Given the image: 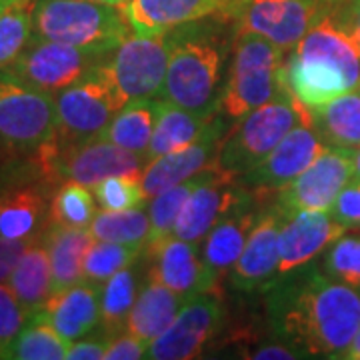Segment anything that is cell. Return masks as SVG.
<instances>
[{"instance_id": "obj_28", "label": "cell", "mask_w": 360, "mask_h": 360, "mask_svg": "<svg viewBox=\"0 0 360 360\" xmlns=\"http://www.w3.org/2000/svg\"><path fill=\"white\" fill-rule=\"evenodd\" d=\"M51 219V208L34 188H22L0 196V236L11 240L34 243L44 232V224Z\"/></svg>"}, {"instance_id": "obj_2", "label": "cell", "mask_w": 360, "mask_h": 360, "mask_svg": "<svg viewBox=\"0 0 360 360\" xmlns=\"http://www.w3.org/2000/svg\"><path fill=\"white\" fill-rule=\"evenodd\" d=\"M281 84L296 103L310 110L359 89V44L324 16L284 58Z\"/></svg>"}, {"instance_id": "obj_24", "label": "cell", "mask_w": 360, "mask_h": 360, "mask_svg": "<svg viewBox=\"0 0 360 360\" xmlns=\"http://www.w3.org/2000/svg\"><path fill=\"white\" fill-rule=\"evenodd\" d=\"M212 118H214V110L194 112V110L182 108L179 104L158 101L155 134L150 141L146 160L150 162L158 156L170 155V153L191 146L205 134Z\"/></svg>"}, {"instance_id": "obj_48", "label": "cell", "mask_w": 360, "mask_h": 360, "mask_svg": "<svg viewBox=\"0 0 360 360\" xmlns=\"http://www.w3.org/2000/svg\"><path fill=\"white\" fill-rule=\"evenodd\" d=\"M22 2H26V0H0V16H2L4 13H8L11 8H14V6L22 4Z\"/></svg>"}, {"instance_id": "obj_50", "label": "cell", "mask_w": 360, "mask_h": 360, "mask_svg": "<svg viewBox=\"0 0 360 360\" xmlns=\"http://www.w3.org/2000/svg\"><path fill=\"white\" fill-rule=\"evenodd\" d=\"M96 2H103V4H110V6H122V4H127L129 0H96Z\"/></svg>"}, {"instance_id": "obj_22", "label": "cell", "mask_w": 360, "mask_h": 360, "mask_svg": "<svg viewBox=\"0 0 360 360\" xmlns=\"http://www.w3.org/2000/svg\"><path fill=\"white\" fill-rule=\"evenodd\" d=\"M101 286L82 278L80 283L68 286L60 292H54L46 307L40 310L42 316L56 328V333L75 342L90 335L101 322Z\"/></svg>"}, {"instance_id": "obj_23", "label": "cell", "mask_w": 360, "mask_h": 360, "mask_svg": "<svg viewBox=\"0 0 360 360\" xmlns=\"http://www.w3.org/2000/svg\"><path fill=\"white\" fill-rule=\"evenodd\" d=\"M258 217L260 212L252 208L248 194L243 193L231 210L206 234L202 260L217 281L224 272H231L234 262L243 255L246 240L258 222Z\"/></svg>"}, {"instance_id": "obj_40", "label": "cell", "mask_w": 360, "mask_h": 360, "mask_svg": "<svg viewBox=\"0 0 360 360\" xmlns=\"http://www.w3.org/2000/svg\"><path fill=\"white\" fill-rule=\"evenodd\" d=\"M30 314L8 283L0 284V359H6L14 340L22 333Z\"/></svg>"}, {"instance_id": "obj_34", "label": "cell", "mask_w": 360, "mask_h": 360, "mask_svg": "<svg viewBox=\"0 0 360 360\" xmlns=\"http://www.w3.org/2000/svg\"><path fill=\"white\" fill-rule=\"evenodd\" d=\"M136 292H139V283L134 270L130 266L118 270L101 286V312L108 335L115 336L124 330L127 319L139 296Z\"/></svg>"}, {"instance_id": "obj_37", "label": "cell", "mask_w": 360, "mask_h": 360, "mask_svg": "<svg viewBox=\"0 0 360 360\" xmlns=\"http://www.w3.org/2000/svg\"><path fill=\"white\" fill-rule=\"evenodd\" d=\"M32 40V4L26 0L0 16V68H8Z\"/></svg>"}, {"instance_id": "obj_5", "label": "cell", "mask_w": 360, "mask_h": 360, "mask_svg": "<svg viewBox=\"0 0 360 360\" xmlns=\"http://www.w3.org/2000/svg\"><path fill=\"white\" fill-rule=\"evenodd\" d=\"M238 120V127L220 144L214 160L220 170L234 179L255 170L298 122L312 124V110L296 103L283 89L270 103Z\"/></svg>"}, {"instance_id": "obj_20", "label": "cell", "mask_w": 360, "mask_h": 360, "mask_svg": "<svg viewBox=\"0 0 360 360\" xmlns=\"http://www.w3.org/2000/svg\"><path fill=\"white\" fill-rule=\"evenodd\" d=\"M222 132H224V124L220 118L214 116L205 134L191 146L150 160L141 174L146 198L165 193L170 186H176L194 174H198L206 167H210L219 155Z\"/></svg>"}, {"instance_id": "obj_30", "label": "cell", "mask_w": 360, "mask_h": 360, "mask_svg": "<svg viewBox=\"0 0 360 360\" xmlns=\"http://www.w3.org/2000/svg\"><path fill=\"white\" fill-rule=\"evenodd\" d=\"M156 116H158V101L153 98L129 101L112 116V120L108 122V127L98 139L118 144L146 158L155 134Z\"/></svg>"}, {"instance_id": "obj_29", "label": "cell", "mask_w": 360, "mask_h": 360, "mask_svg": "<svg viewBox=\"0 0 360 360\" xmlns=\"http://www.w3.org/2000/svg\"><path fill=\"white\" fill-rule=\"evenodd\" d=\"M8 286L18 296V300L22 302V307L30 316L46 307V302L54 295V288H52L51 258L42 240L32 243L26 248L8 278Z\"/></svg>"}, {"instance_id": "obj_49", "label": "cell", "mask_w": 360, "mask_h": 360, "mask_svg": "<svg viewBox=\"0 0 360 360\" xmlns=\"http://www.w3.org/2000/svg\"><path fill=\"white\" fill-rule=\"evenodd\" d=\"M354 179H360V148L354 153Z\"/></svg>"}, {"instance_id": "obj_21", "label": "cell", "mask_w": 360, "mask_h": 360, "mask_svg": "<svg viewBox=\"0 0 360 360\" xmlns=\"http://www.w3.org/2000/svg\"><path fill=\"white\" fill-rule=\"evenodd\" d=\"M155 257L156 264L150 276L186 298L212 292L219 283L206 269L196 243L170 236L156 248Z\"/></svg>"}, {"instance_id": "obj_10", "label": "cell", "mask_w": 360, "mask_h": 360, "mask_svg": "<svg viewBox=\"0 0 360 360\" xmlns=\"http://www.w3.org/2000/svg\"><path fill=\"white\" fill-rule=\"evenodd\" d=\"M333 0H236L226 14L236 32H255L292 51L326 16Z\"/></svg>"}, {"instance_id": "obj_43", "label": "cell", "mask_w": 360, "mask_h": 360, "mask_svg": "<svg viewBox=\"0 0 360 360\" xmlns=\"http://www.w3.org/2000/svg\"><path fill=\"white\" fill-rule=\"evenodd\" d=\"M326 16L360 49V0H333Z\"/></svg>"}, {"instance_id": "obj_15", "label": "cell", "mask_w": 360, "mask_h": 360, "mask_svg": "<svg viewBox=\"0 0 360 360\" xmlns=\"http://www.w3.org/2000/svg\"><path fill=\"white\" fill-rule=\"evenodd\" d=\"M52 160L63 179L80 182L89 188L116 174H142L148 165L144 156L104 139L72 144Z\"/></svg>"}, {"instance_id": "obj_41", "label": "cell", "mask_w": 360, "mask_h": 360, "mask_svg": "<svg viewBox=\"0 0 360 360\" xmlns=\"http://www.w3.org/2000/svg\"><path fill=\"white\" fill-rule=\"evenodd\" d=\"M333 219L347 231L360 232V179H352L330 208Z\"/></svg>"}, {"instance_id": "obj_32", "label": "cell", "mask_w": 360, "mask_h": 360, "mask_svg": "<svg viewBox=\"0 0 360 360\" xmlns=\"http://www.w3.org/2000/svg\"><path fill=\"white\" fill-rule=\"evenodd\" d=\"M206 172H208V167L205 170H200L198 174L191 176L188 180L176 184V186H170L165 193L156 194L155 200L148 206L150 234H148L146 246H148L150 252H155L158 246L172 236V231H174V224H176V219H179L182 206H184L186 198L191 196L194 188L202 182Z\"/></svg>"}, {"instance_id": "obj_26", "label": "cell", "mask_w": 360, "mask_h": 360, "mask_svg": "<svg viewBox=\"0 0 360 360\" xmlns=\"http://www.w3.org/2000/svg\"><path fill=\"white\" fill-rule=\"evenodd\" d=\"M312 127L326 148L356 153L360 148V86L312 108Z\"/></svg>"}, {"instance_id": "obj_31", "label": "cell", "mask_w": 360, "mask_h": 360, "mask_svg": "<svg viewBox=\"0 0 360 360\" xmlns=\"http://www.w3.org/2000/svg\"><path fill=\"white\" fill-rule=\"evenodd\" d=\"M70 342L56 333V328L42 316L32 314L22 333L14 340L6 359L14 360H63L68 354Z\"/></svg>"}, {"instance_id": "obj_44", "label": "cell", "mask_w": 360, "mask_h": 360, "mask_svg": "<svg viewBox=\"0 0 360 360\" xmlns=\"http://www.w3.org/2000/svg\"><path fill=\"white\" fill-rule=\"evenodd\" d=\"M37 243V240H34ZM32 245L30 240H11L0 236V284L8 283L16 262L25 255V250Z\"/></svg>"}, {"instance_id": "obj_12", "label": "cell", "mask_w": 360, "mask_h": 360, "mask_svg": "<svg viewBox=\"0 0 360 360\" xmlns=\"http://www.w3.org/2000/svg\"><path fill=\"white\" fill-rule=\"evenodd\" d=\"M354 179V153L326 148L302 174L278 191V202L286 214L300 210L330 208L350 180Z\"/></svg>"}, {"instance_id": "obj_16", "label": "cell", "mask_w": 360, "mask_h": 360, "mask_svg": "<svg viewBox=\"0 0 360 360\" xmlns=\"http://www.w3.org/2000/svg\"><path fill=\"white\" fill-rule=\"evenodd\" d=\"M286 217L288 214L278 205L266 212H260L243 255L231 269V283L234 288L252 292L274 283L281 264V232Z\"/></svg>"}, {"instance_id": "obj_39", "label": "cell", "mask_w": 360, "mask_h": 360, "mask_svg": "<svg viewBox=\"0 0 360 360\" xmlns=\"http://www.w3.org/2000/svg\"><path fill=\"white\" fill-rule=\"evenodd\" d=\"M94 198L104 210H129L142 206L146 193L141 174H116L92 186Z\"/></svg>"}, {"instance_id": "obj_25", "label": "cell", "mask_w": 360, "mask_h": 360, "mask_svg": "<svg viewBox=\"0 0 360 360\" xmlns=\"http://www.w3.org/2000/svg\"><path fill=\"white\" fill-rule=\"evenodd\" d=\"M40 240L46 246V252L51 258L54 292H60L84 278L82 276L84 255L89 246L94 243L90 229H70L52 222L40 236Z\"/></svg>"}, {"instance_id": "obj_6", "label": "cell", "mask_w": 360, "mask_h": 360, "mask_svg": "<svg viewBox=\"0 0 360 360\" xmlns=\"http://www.w3.org/2000/svg\"><path fill=\"white\" fill-rule=\"evenodd\" d=\"M232 51L231 75L220 104L229 116L243 118L283 90L281 68L286 51L255 32H236Z\"/></svg>"}, {"instance_id": "obj_11", "label": "cell", "mask_w": 360, "mask_h": 360, "mask_svg": "<svg viewBox=\"0 0 360 360\" xmlns=\"http://www.w3.org/2000/svg\"><path fill=\"white\" fill-rule=\"evenodd\" d=\"M108 54L65 42L30 40L25 52L8 66V75L46 94H58L106 63Z\"/></svg>"}, {"instance_id": "obj_19", "label": "cell", "mask_w": 360, "mask_h": 360, "mask_svg": "<svg viewBox=\"0 0 360 360\" xmlns=\"http://www.w3.org/2000/svg\"><path fill=\"white\" fill-rule=\"evenodd\" d=\"M236 0H129L120 6L134 34H165L208 16H222Z\"/></svg>"}, {"instance_id": "obj_33", "label": "cell", "mask_w": 360, "mask_h": 360, "mask_svg": "<svg viewBox=\"0 0 360 360\" xmlns=\"http://www.w3.org/2000/svg\"><path fill=\"white\" fill-rule=\"evenodd\" d=\"M96 240L120 243V245L146 246L150 234V217L142 206L129 210H101L90 224Z\"/></svg>"}, {"instance_id": "obj_47", "label": "cell", "mask_w": 360, "mask_h": 360, "mask_svg": "<svg viewBox=\"0 0 360 360\" xmlns=\"http://www.w3.org/2000/svg\"><path fill=\"white\" fill-rule=\"evenodd\" d=\"M345 359L360 360V328H359V333H356V336L352 338V342H350L348 350L345 352Z\"/></svg>"}, {"instance_id": "obj_35", "label": "cell", "mask_w": 360, "mask_h": 360, "mask_svg": "<svg viewBox=\"0 0 360 360\" xmlns=\"http://www.w3.org/2000/svg\"><path fill=\"white\" fill-rule=\"evenodd\" d=\"M94 200L92 188L75 180H66L52 198L51 222L70 229H90L96 217Z\"/></svg>"}, {"instance_id": "obj_27", "label": "cell", "mask_w": 360, "mask_h": 360, "mask_svg": "<svg viewBox=\"0 0 360 360\" xmlns=\"http://www.w3.org/2000/svg\"><path fill=\"white\" fill-rule=\"evenodd\" d=\"M186 300H188L186 296L174 292L167 284L150 276L148 284L136 296V302L130 310L124 330L150 342L174 321V316L179 314Z\"/></svg>"}, {"instance_id": "obj_17", "label": "cell", "mask_w": 360, "mask_h": 360, "mask_svg": "<svg viewBox=\"0 0 360 360\" xmlns=\"http://www.w3.org/2000/svg\"><path fill=\"white\" fill-rule=\"evenodd\" d=\"M232 182L234 176L220 170L217 162H212L202 182L194 188L182 206L172 236L200 245L206 234L212 231V226L245 193L238 191Z\"/></svg>"}, {"instance_id": "obj_18", "label": "cell", "mask_w": 360, "mask_h": 360, "mask_svg": "<svg viewBox=\"0 0 360 360\" xmlns=\"http://www.w3.org/2000/svg\"><path fill=\"white\" fill-rule=\"evenodd\" d=\"M345 232L347 229L324 210H300L288 214L281 232L278 274L288 276L290 272L302 269Z\"/></svg>"}, {"instance_id": "obj_14", "label": "cell", "mask_w": 360, "mask_h": 360, "mask_svg": "<svg viewBox=\"0 0 360 360\" xmlns=\"http://www.w3.org/2000/svg\"><path fill=\"white\" fill-rule=\"evenodd\" d=\"M324 150L326 144L321 141L314 127L309 122H298L255 170L245 174L243 180L246 186H252L257 193L283 191Z\"/></svg>"}, {"instance_id": "obj_42", "label": "cell", "mask_w": 360, "mask_h": 360, "mask_svg": "<svg viewBox=\"0 0 360 360\" xmlns=\"http://www.w3.org/2000/svg\"><path fill=\"white\" fill-rule=\"evenodd\" d=\"M148 347H150L148 340H144L141 336L132 335L129 330H124V333H118V335H115V338L108 340V348H106L104 360L146 359Z\"/></svg>"}, {"instance_id": "obj_45", "label": "cell", "mask_w": 360, "mask_h": 360, "mask_svg": "<svg viewBox=\"0 0 360 360\" xmlns=\"http://www.w3.org/2000/svg\"><path fill=\"white\" fill-rule=\"evenodd\" d=\"M108 340L110 338H92V340H75L70 342L68 348V360H103L106 354V348H108Z\"/></svg>"}, {"instance_id": "obj_36", "label": "cell", "mask_w": 360, "mask_h": 360, "mask_svg": "<svg viewBox=\"0 0 360 360\" xmlns=\"http://www.w3.org/2000/svg\"><path fill=\"white\" fill-rule=\"evenodd\" d=\"M142 246L120 245L108 240H96L89 246L84 262H82V276L94 284H104L118 270L129 269L141 255Z\"/></svg>"}, {"instance_id": "obj_1", "label": "cell", "mask_w": 360, "mask_h": 360, "mask_svg": "<svg viewBox=\"0 0 360 360\" xmlns=\"http://www.w3.org/2000/svg\"><path fill=\"white\" fill-rule=\"evenodd\" d=\"M270 319L302 356L345 359L360 328V290L309 270L272 290Z\"/></svg>"}, {"instance_id": "obj_8", "label": "cell", "mask_w": 360, "mask_h": 360, "mask_svg": "<svg viewBox=\"0 0 360 360\" xmlns=\"http://www.w3.org/2000/svg\"><path fill=\"white\" fill-rule=\"evenodd\" d=\"M54 103L58 136L72 146L98 139L127 101L118 92L103 63L78 82L54 94Z\"/></svg>"}, {"instance_id": "obj_9", "label": "cell", "mask_w": 360, "mask_h": 360, "mask_svg": "<svg viewBox=\"0 0 360 360\" xmlns=\"http://www.w3.org/2000/svg\"><path fill=\"white\" fill-rule=\"evenodd\" d=\"M174 51V32L130 34L104 63L124 101L160 96L167 80L168 63Z\"/></svg>"}, {"instance_id": "obj_4", "label": "cell", "mask_w": 360, "mask_h": 360, "mask_svg": "<svg viewBox=\"0 0 360 360\" xmlns=\"http://www.w3.org/2000/svg\"><path fill=\"white\" fill-rule=\"evenodd\" d=\"M172 32L174 51L160 101L194 112L217 110L214 103L224 66V42L214 32L193 30L188 25Z\"/></svg>"}, {"instance_id": "obj_3", "label": "cell", "mask_w": 360, "mask_h": 360, "mask_svg": "<svg viewBox=\"0 0 360 360\" xmlns=\"http://www.w3.org/2000/svg\"><path fill=\"white\" fill-rule=\"evenodd\" d=\"M132 34L118 6L96 0H34L32 40L65 42L103 54Z\"/></svg>"}, {"instance_id": "obj_46", "label": "cell", "mask_w": 360, "mask_h": 360, "mask_svg": "<svg viewBox=\"0 0 360 360\" xmlns=\"http://www.w3.org/2000/svg\"><path fill=\"white\" fill-rule=\"evenodd\" d=\"M302 352H298L295 347H284V345H266V347L257 348L250 359L257 360H288L300 359Z\"/></svg>"}, {"instance_id": "obj_51", "label": "cell", "mask_w": 360, "mask_h": 360, "mask_svg": "<svg viewBox=\"0 0 360 360\" xmlns=\"http://www.w3.org/2000/svg\"><path fill=\"white\" fill-rule=\"evenodd\" d=\"M2 144H4V141H2V139H0V158H2V156H4V146H2Z\"/></svg>"}, {"instance_id": "obj_13", "label": "cell", "mask_w": 360, "mask_h": 360, "mask_svg": "<svg viewBox=\"0 0 360 360\" xmlns=\"http://www.w3.org/2000/svg\"><path fill=\"white\" fill-rule=\"evenodd\" d=\"M222 307L212 292H202L184 302L167 328L150 340L146 359L188 360L200 356L220 324Z\"/></svg>"}, {"instance_id": "obj_7", "label": "cell", "mask_w": 360, "mask_h": 360, "mask_svg": "<svg viewBox=\"0 0 360 360\" xmlns=\"http://www.w3.org/2000/svg\"><path fill=\"white\" fill-rule=\"evenodd\" d=\"M0 139L22 153L49 155L58 139L54 96L14 77H0Z\"/></svg>"}, {"instance_id": "obj_38", "label": "cell", "mask_w": 360, "mask_h": 360, "mask_svg": "<svg viewBox=\"0 0 360 360\" xmlns=\"http://www.w3.org/2000/svg\"><path fill=\"white\" fill-rule=\"evenodd\" d=\"M322 272L333 281L348 284L360 290V232L340 234L333 245L324 250Z\"/></svg>"}]
</instances>
